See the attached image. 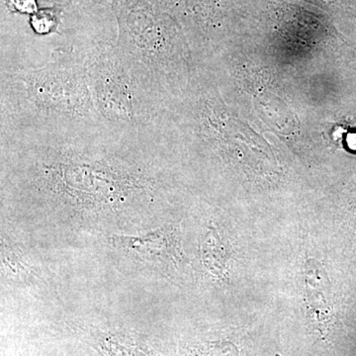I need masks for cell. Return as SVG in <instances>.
Here are the masks:
<instances>
[{
	"instance_id": "obj_3",
	"label": "cell",
	"mask_w": 356,
	"mask_h": 356,
	"mask_svg": "<svg viewBox=\"0 0 356 356\" xmlns=\"http://www.w3.org/2000/svg\"><path fill=\"white\" fill-rule=\"evenodd\" d=\"M96 111L103 127L123 137L154 139L163 107L140 88L114 48L96 42L83 50Z\"/></svg>"
},
{
	"instance_id": "obj_1",
	"label": "cell",
	"mask_w": 356,
	"mask_h": 356,
	"mask_svg": "<svg viewBox=\"0 0 356 356\" xmlns=\"http://www.w3.org/2000/svg\"><path fill=\"white\" fill-rule=\"evenodd\" d=\"M51 54L36 67L1 65L0 132H64L102 126L83 50Z\"/></svg>"
},
{
	"instance_id": "obj_4",
	"label": "cell",
	"mask_w": 356,
	"mask_h": 356,
	"mask_svg": "<svg viewBox=\"0 0 356 356\" xmlns=\"http://www.w3.org/2000/svg\"><path fill=\"white\" fill-rule=\"evenodd\" d=\"M114 243L125 252L134 255L154 261L163 259L166 262H177L179 257V245L177 236L172 229H161V231L144 236H121L115 238Z\"/></svg>"
},
{
	"instance_id": "obj_2",
	"label": "cell",
	"mask_w": 356,
	"mask_h": 356,
	"mask_svg": "<svg viewBox=\"0 0 356 356\" xmlns=\"http://www.w3.org/2000/svg\"><path fill=\"white\" fill-rule=\"evenodd\" d=\"M114 48L140 88L161 105L177 95L186 65L177 22L147 0H115Z\"/></svg>"
},
{
	"instance_id": "obj_6",
	"label": "cell",
	"mask_w": 356,
	"mask_h": 356,
	"mask_svg": "<svg viewBox=\"0 0 356 356\" xmlns=\"http://www.w3.org/2000/svg\"><path fill=\"white\" fill-rule=\"evenodd\" d=\"M115 0H36L38 6H55L86 19L113 21Z\"/></svg>"
},
{
	"instance_id": "obj_5",
	"label": "cell",
	"mask_w": 356,
	"mask_h": 356,
	"mask_svg": "<svg viewBox=\"0 0 356 356\" xmlns=\"http://www.w3.org/2000/svg\"><path fill=\"white\" fill-rule=\"evenodd\" d=\"M304 285L309 308L316 318L322 322L332 310V289L329 276L316 259L306 262Z\"/></svg>"
}]
</instances>
